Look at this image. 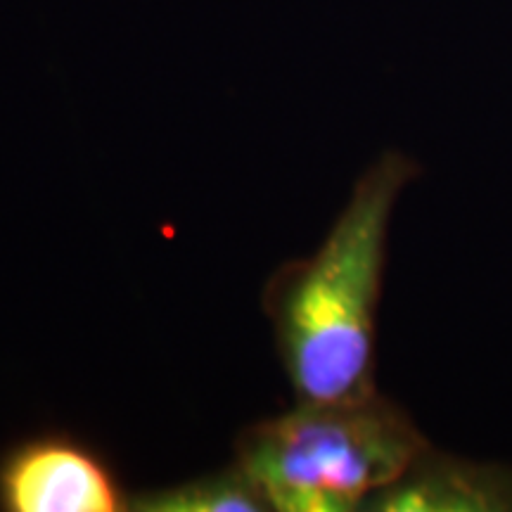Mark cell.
I'll return each instance as SVG.
<instances>
[{
	"mask_svg": "<svg viewBox=\"0 0 512 512\" xmlns=\"http://www.w3.org/2000/svg\"><path fill=\"white\" fill-rule=\"evenodd\" d=\"M418 164L384 152L358 178L347 207L309 259L275 273L266 311L302 403L356 401L377 394V309L392 214Z\"/></svg>",
	"mask_w": 512,
	"mask_h": 512,
	"instance_id": "cell-1",
	"label": "cell"
},
{
	"mask_svg": "<svg viewBox=\"0 0 512 512\" xmlns=\"http://www.w3.org/2000/svg\"><path fill=\"white\" fill-rule=\"evenodd\" d=\"M430 448L403 408L380 394L297 403L240 434L238 465L268 508L280 512L366 510L370 498Z\"/></svg>",
	"mask_w": 512,
	"mask_h": 512,
	"instance_id": "cell-2",
	"label": "cell"
},
{
	"mask_svg": "<svg viewBox=\"0 0 512 512\" xmlns=\"http://www.w3.org/2000/svg\"><path fill=\"white\" fill-rule=\"evenodd\" d=\"M126 508L110 467L67 437H41L0 458V510L114 512Z\"/></svg>",
	"mask_w": 512,
	"mask_h": 512,
	"instance_id": "cell-3",
	"label": "cell"
},
{
	"mask_svg": "<svg viewBox=\"0 0 512 512\" xmlns=\"http://www.w3.org/2000/svg\"><path fill=\"white\" fill-rule=\"evenodd\" d=\"M366 510L512 512V467L472 463L430 446Z\"/></svg>",
	"mask_w": 512,
	"mask_h": 512,
	"instance_id": "cell-4",
	"label": "cell"
},
{
	"mask_svg": "<svg viewBox=\"0 0 512 512\" xmlns=\"http://www.w3.org/2000/svg\"><path fill=\"white\" fill-rule=\"evenodd\" d=\"M128 508L143 512H256L271 510L254 479L235 463L216 475L138 496Z\"/></svg>",
	"mask_w": 512,
	"mask_h": 512,
	"instance_id": "cell-5",
	"label": "cell"
}]
</instances>
